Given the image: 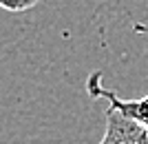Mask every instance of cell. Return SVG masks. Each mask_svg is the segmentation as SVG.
I'll use <instances>...</instances> for the list:
<instances>
[{
  "label": "cell",
  "mask_w": 148,
  "mask_h": 144,
  "mask_svg": "<svg viewBox=\"0 0 148 144\" xmlns=\"http://www.w3.org/2000/svg\"><path fill=\"white\" fill-rule=\"evenodd\" d=\"M104 140L108 144H148V126L126 118L117 109H106Z\"/></svg>",
  "instance_id": "6da1fadb"
},
{
  "label": "cell",
  "mask_w": 148,
  "mask_h": 144,
  "mask_svg": "<svg viewBox=\"0 0 148 144\" xmlns=\"http://www.w3.org/2000/svg\"><path fill=\"white\" fill-rule=\"evenodd\" d=\"M86 87H88V93H91L93 98H104V100L111 102L113 109H117L126 118L148 126V95H144L139 100H122V98H117L113 91H106V89L102 87V75L99 73H93L91 78H88Z\"/></svg>",
  "instance_id": "7a4b0ae2"
},
{
  "label": "cell",
  "mask_w": 148,
  "mask_h": 144,
  "mask_svg": "<svg viewBox=\"0 0 148 144\" xmlns=\"http://www.w3.org/2000/svg\"><path fill=\"white\" fill-rule=\"evenodd\" d=\"M40 0H0V9H5V11H27V9H33Z\"/></svg>",
  "instance_id": "3957f363"
},
{
  "label": "cell",
  "mask_w": 148,
  "mask_h": 144,
  "mask_svg": "<svg viewBox=\"0 0 148 144\" xmlns=\"http://www.w3.org/2000/svg\"><path fill=\"white\" fill-rule=\"evenodd\" d=\"M99 144H108V142H106V140H104V138H102V140H99Z\"/></svg>",
  "instance_id": "277c9868"
}]
</instances>
